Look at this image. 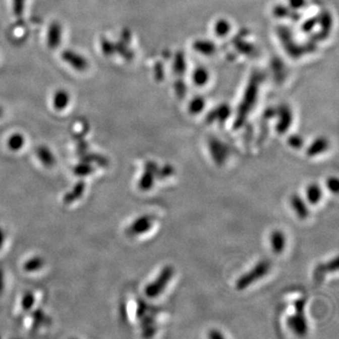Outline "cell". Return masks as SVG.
<instances>
[{"label": "cell", "instance_id": "22", "mask_svg": "<svg viewBox=\"0 0 339 339\" xmlns=\"http://www.w3.org/2000/svg\"><path fill=\"white\" fill-rule=\"evenodd\" d=\"M174 174H175V167L170 164H166L160 168L158 167L157 172H156V178L165 179V178L172 177Z\"/></svg>", "mask_w": 339, "mask_h": 339}, {"label": "cell", "instance_id": "14", "mask_svg": "<svg viewBox=\"0 0 339 339\" xmlns=\"http://www.w3.org/2000/svg\"><path fill=\"white\" fill-rule=\"evenodd\" d=\"M306 200L311 205H318L322 198V190L321 187L317 183H311L307 186L305 190Z\"/></svg>", "mask_w": 339, "mask_h": 339}, {"label": "cell", "instance_id": "19", "mask_svg": "<svg viewBox=\"0 0 339 339\" xmlns=\"http://www.w3.org/2000/svg\"><path fill=\"white\" fill-rule=\"evenodd\" d=\"M115 51L119 53L121 56L126 60H130L133 56L132 51L127 47V42L122 40H120L119 42H115Z\"/></svg>", "mask_w": 339, "mask_h": 339}, {"label": "cell", "instance_id": "3", "mask_svg": "<svg viewBox=\"0 0 339 339\" xmlns=\"http://www.w3.org/2000/svg\"><path fill=\"white\" fill-rule=\"evenodd\" d=\"M175 274V269L172 266H166L161 269L159 275L155 278V281L148 284L145 288L146 296L154 299L159 296L164 290L169 285L173 276Z\"/></svg>", "mask_w": 339, "mask_h": 339}, {"label": "cell", "instance_id": "29", "mask_svg": "<svg viewBox=\"0 0 339 339\" xmlns=\"http://www.w3.org/2000/svg\"><path fill=\"white\" fill-rule=\"evenodd\" d=\"M304 0H290V5L293 9H301L304 5Z\"/></svg>", "mask_w": 339, "mask_h": 339}, {"label": "cell", "instance_id": "10", "mask_svg": "<svg viewBox=\"0 0 339 339\" xmlns=\"http://www.w3.org/2000/svg\"><path fill=\"white\" fill-rule=\"evenodd\" d=\"M290 205L296 213L299 219H305L308 218L310 212L305 201L299 194H293L290 198Z\"/></svg>", "mask_w": 339, "mask_h": 339}, {"label": "cell", "instance_id": "12", "mask_svg": "<svg viewBox=\"0 0 339 339\" xmlns=\"http://www.w3.org/2000/svg\"><path fill=\"white\" fill-rule=\"evenodd\" d=\"M328 148H329L328 140L326 138H323V137H319L309 145V147L306 150V155L310 156V157H313V156H316V155L324 153L325 151H327Z\"/></svg>", "mask_w": 339, "mask_h": 339}, {"label": "cell", "instance_id": "2", "mask_svg": "<svg viewBox=\"0 0 339 339\" xmlns=\"http://www.w3.org/2000/svg\"><path fill=\"white\" fill-rule=\"evenodd\" d=\"M270 262L268 260H261L258 262L254 268H251L246 273L240 276L236 282V289L244 290L252 286L254 282L260 280L264 276L267 275L270 269Z\"/></svg>", "mask_w": 339, "mask_h": 339}, {"label": "cell", "instance_id": "9", "mask_svg": "<svg viewBox=\"0 0 339 339\" xmlns=\"http://www.w3.org/2000/svg\"><path fill=\"white\" fill-rule=\"evenodd\" d=\"M338 270V258L334 257L332 260L327 263H321L315 268L314 278L317 282H321L327 273L335 272Z\"/></svg>", "mask_w": 339, "mask_h": 339}, {"label": "cell", "instance_id": "31", "mask_svg": "<svg viewBox=\"0 0 339 339\" xmlns=\"http://www.w3.org/2000/svg\"><path fill=\"white\" fill-rule=\"evenodd\" d=\"M2 242H3V235H2V232H1V230H0V246H1Z\"/></svg>", "mask_w": 339, "mask_h": 339}, {"label": "cell", "instance_id": "15", "mask_svg": "<svg viewBox=\"0 0 339 339\" xmlns=\"http://www.w3.org/2000/svg\"><path fill=\"white\" fill-rule=\"evenodd\" d=\"M292 123V115H291V112L290 110L287 108H284L281 112V118L280 120L278 122L277 126H276V130L277 132L279 133H285L289 130L290 128V125Z\"/></svg>", "mask_w": 339, "mask_h": 339}, {"label": "cell", "instance_id": "25", "mask_svg": "<svg viewBox=\"0 0 339 339\" xmlns=\"http://www.w3.org/2000/svg\"><path fill=\"white\" fill-rule=\"evenodd\" d=\"M289 145L294 149H301L304 146V139L299 135H291L289 140Z\"/></svg>", "mask_w": 339, "mask_h": 339}, {"label": "cell", "instance_id": "13", "mask_svg": "<svg viewBox=\"0 0 339 339\" xmlns=\"http://www.w3.org/2000/svg\"><path fill=\"white\" fill-rule=\"evenodd\" d=\"M71 101L70 93L64 89L58 90L53 95V106L56 110H64L69 106Z\"/></svg>", "mask_w": 339, "mask_h": 339}, {"label": "cell", "instance_id": "27", "mask_svg": "<svg viewBox=\"0 0 339 339\" xmlns=\"http://www.w3.org/2000/svg\"><path fill=\"white\" fill-rule=\"evenodd\" d=\"M42 264V260L40 258H34L32 260H29V261L27 262L25 268L27 270H34V269H37V268H41Z\"/></svg>", "mask_w": 339, "mask_h": 339}, {"label": "cell", "instance_id": "18", "mask_svg": "<svg viewBox=\"0 0 339 339\" xmlns=\"http://www.w3.org/2000/svg\"><path fill=\"white\" fill-rule=\"evenodd\" d=\"M37 155H39V157L42 162L46 164V165H51L52 163L54 162V156L47 147H44V146L39 147L37 149Z\"/></svg>", "mask_w": 339, "mask_h": 339}, {"label": "cell", "instance_id": "24", "mask_svg": "<svg viewBox=\"0 0 339 339\" xmlns=\"http://www.w3.org/2000/svg\"><path fill=\"white\" fill-rule=\"evenodd\" d=\"M204 107H205L204 100L201 99V97H195L193 101H191L190 111L192 114H198L202 111Z\"/></svg>", "mask_w": 339, "mask_h": 339}, {"label": "cell", "instance_id": "11", "mask_svg": "<svg viewBox=\"0 0 339 339\" xmlns=\"http://www.w3.org/2000/svg\"><path fill=\"white\" fill-rule=\"evenodd\" d=\"M269 243L272 252L275 254H281L287 245V238L281 230H274L269 236Z\"/></svg>", "mask_w": 339, "mask_h": 339}, {"label": "cell", "instance_id": "21", "mask_svg": "<svg viewBox=\"0 0 339 339\" xmlns=\"http://www.w3.org/2000/svg\"><path fill=\"white\" fill-rule=\"evenodd\" d=\"M214 31L216 33V35L219 36V37H223V36L227 35L230 31V24L229 22L226 20H219L216 23L215 27H214Z\"/></svg>", "mask_w": 339, "mask_h": 339}, {"label": "cell", "instance_id": "1", "mask_svg": "<svg viewBox=\"0 0 339 339\" xmlns=\"http://www.w3.org/2000/svg\"><path fill=\"white\" fill-rule=\"evenodd\" d=\"M305 304L306 299H298L294 303L295 313L290 315L287 319V323L292 332L299 336H304L308 332V323L305 318Z\"/></svg>", "mask_w": 339, "mask_h": 339}, {"label": "cell", "instance_id": "6", "mask_svg": "<svg viewBox=\"0 0 339 339\" xmlns=\"http://www.w3.org/2000/svg\"><path fill=\"white\" fill-rule=\"evenodd\" d=\"M158 169V165L155 161H148L145 164V171L142 174L140 182H139V187L141 191H150L154 184H155V179L156 178V172Z\"/></svg>", "mask_w": 339, "mask_h": 339}, {"label": "cell", "instance_id": "30", "mask_svg": "<svg viewBox=\"0 0 339 339\" xmlns=\"http://www.w3.org/2000/svg\"><path fill=\"white\" fill-rule=\"evenodd\" d=\"M2 279H3L2 278V273L0 272V291L3 289V280Z\"/></svg>", "mask_w": 339, "mask_h": 339}, {"label": "cell", "instance_id": "32", "mask_svg": "<svg viewBox=\"0 0 339 339\" xmlns=\"http://www.w3.org/2000/svg\"><path fill=\"white\" fill-rule=\"evenodd\" d=\"M3 113H4V110H3V108L0 106V117L3 116Z\"/></svg>", "mask_w": 339, "mask_h": 339}, {"label": "cell", "instance_id": "8", "mask_svg": "<svg viewBox=\"0 0 339 339\" xmlns=\"http://www.w3.org/2000/svg\"><path fill=\"white\" fill-rule=\"evenodd\" d=\"M63 41V27L58 21L52 22L50 24L46 42L50 49L58 48Z\"/></svg>", "mask_w": 339, "mask_h": 339}, {"label": "cell", "instance_id": "23", "mask_svg": "<svg viewBox=\"0 0 339 339\" xmlns=\"http://www.w3.org/2000/svg\"><path fill=\"white\" fill-rule=\"evenodd\" d=\"M26 2H27V0H12L13 12H14L15 16L19 17V16H22V14H24L25 7H26Z\"/></svg>", "mask_w": 339, "mask_h": 339}, {"label": "cell", "instance_id": "7", "mask_svg": "<svg viewBox=\"0 0 339 339\" xmlns=\"http://www.w3.org/2000/svg\"><path fill=\"white\" fill-rule=\"evenodd\" d=\"M155 217L152 215H143L135 219L128 229V234L131 236H139L148 232L152 228Z\"/></svg>", "mask_w": 339, "mask_h": 339}, {"label": "cell", "instance_id": "20", "mask_svg": "<svg viewBox=\"0 0 339 339\" xmlns=\"http://www.w3.org/2000/svg\"><path fill=\"white\" fill-rule=\"evenodd\" d=\"M101 44V50L103 54L106 56H112L113 54L116 53L115 51V42L109 41L106 38H102L100 41Z\"/></svg>", "mask_w": 339, "mask_h": 339}, {"label": "cell", "instance_id": "17", "mask_svg": "<svg viewBox=\"0 0 339 339\" xmlns=\"http://www.w3.org/2000/svg\"><path fill=\"white\" fill-rule=\"evenodd\" d=\"M25 143V138L23 135L20 133H15L13 134L8 140V146L9 148L12 150H19L24 146Z\"/></svg>", "mask_w": 339, "mask_h": 339}, {"label": "cell", "instance_id": "5", "mask_svg": "<svg viewBox=\"0 0 339 339\" xmlns=\"http://www.w3.org/2000/svg\"><path fill=\"white\" fill-rule=\"evenodd\" d=\"M62 59L64 63L69 64L74 70L84 72L89 68V62L84 56L74 50L65 49L62 52Z\"/></svg>", "mask_w": 339, "mask_h": 339}, {"label": "cell", "instance_id": "16", "mask_svg": "<svg viewBox=\"0 0 339 339\" xmlns=\"http://www.w3.org/2000/svg\"><path fill=\"white\" fill-rule=\"evenodd\" d=\"M208 73L207 71L205 70V68H197L195 69L193 74H192V80L193 83L197 86H204L206 84L207 80H208Z\"/></svg>", "mask_w": 339, "mask_h": 339}, {"label": "cell", "instance_id": "28", "mask_svg": "<svg viewBox=\"0 0 339 339\" xmlns=\"http://www.w3.org/2000/svg\"><path fill=\"white\" fill-rule=\"evenodd\" d=\"M207 336L211 339H221L224 337V335L219 332V331H218V330H210L208 332Z\"/></svg>", "mask_w": 339, "mask_h": 339}, {"label": "cell", "instance_id": "4", "mask_svg": "<svg viewBox=\"0 0 339 339\" xmlns=\"http://www.w3.org/2000/svg\"><path fill=\"white\" fill-rule=\"evenodd\" d=\"M208 148L214 162L219 167L222 166L229 155V149L227 145L216 138H211L208 141Z\"/></svg>", "mask_w": 339, "mask_h": 339}, {"label": "cell", "instance_id": "26", "mask_svg": "<svg viewBox=\"0 0 339 339\" xmlns=\"http://www.w3.org/2000/svg\"><path fill=\"white\" fill-rule=\"evenodd\" d=\"M327 188L328 190L332 192V193H336L339 190V181L338 178L335 177H329L327 179Z\"/></svg>", "mask_w": 339, "mask_h": 339}]
</instances>
